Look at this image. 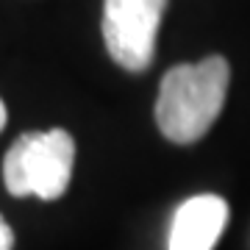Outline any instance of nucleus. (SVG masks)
Here are the masks:
<instances>
[{
  "label": "nucleus",
  "instance_id": "obj_6",
  "mask_svg": "<svg viewBox=\"0 0 250 250\" xmlns=\"http://www.w3.org/2000/svg\"><path fill=\"white\" fill-rule=\"evenodd\" d=\"M3 125H6V106H3V100H0V131H3Z\"/></svg>",
  "mask_w": 250,
  "mask_h": 250
},
{
  "label": "nucleus",
  "instance_id": "obj_1",
  "mask_svg": "<svg viewBox=\"0 0 250 250\" xmlns=\"http://www.w3.org/2000/svg\"><path fill=\"white\" fill-rule=\"evenodd\" d=\"M231 67L223 56H208L195 64L172 67L159 86L156 123L175 145L203 139L225 106Z\"/></svg>",
  "mask_w": 250,
  "mask_h": 250
},
{
  "label": "nucleus",
  "instance_id": "obj_5",
  "mask_svg": "<svg viewBox=\"0 0 250 250\" xmlns=\"http://www.w3.org/2000/svg\"><path fill=\"white\" fill-rule=\"evenodd\" d=\"M14 245V236H11V228L6 225V220L0 217V250H11Z\"/></svg>",
  "mask_w": 250,
  "mask_h": 250
},
{
  "label": "nucleus",
  "instance_id": "obj_3",
  "mask_svg": "<svg viewBox=\"0 0 250 250\" xmlns=\"http://www.w3.org/2000/svg\"><path fill=\"white\" fill-rule=\"evenodd\" d=\"M167 0H103V42L120 67L142 72L156 56Z\"/></svg>",
  "mask_w": 250,
  "mask_h": 250
},
{
  "label": "nucleus",
  "instance_id": "obj_4",
  "mask_svg": "<svg viewBox=\"0 0 250 250\" xmlns=\"http://www.w3.org/2000/svg\"><path fill=\"white\" fill-rule=\"evenodd\" d=\"M228 203L217 195H195L181 206L170 225V250H211L225 231Z\"/></svg>",
  "mask_w": 250,
  "mask_h": 250
},
{
  "label": "nucleus",
  "instance_id": "obj_2",
  "mask_svg": "<svg viewBox=\"0 0 250 250\" xmlns=\"http://www.w3.org/2000/svg\"><path fill=\"white\" fill-rule=\"evenodd\" d=\"M75 142L62 128L22 134L3 159V181L14 197L56 200L70 187Z\"/></svg>",
  "mask_w": 250,
  "mask_h": 250
}]
</instances>
